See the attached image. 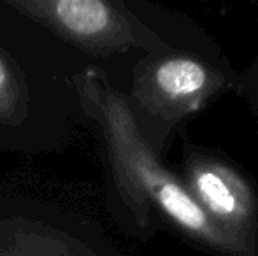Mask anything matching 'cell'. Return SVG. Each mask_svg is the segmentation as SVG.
<instances>
[{
	"label": "cell",
	"instance_id": "obj_3",
	"mask_svg": "<svg viewBox=\"0 0 258 256\" xmlns=\"http://www.w3.org/2000/svg\"><path fill=\"white\" fill-rule=\"evenodd\" d=\"M227 86L218 68L190 55H162L139 68L136 97L141 109L165 127L206 106Z\"/></svg>",
	"mask_w": 258,
	"mask_h": 256
},
{
	"label": "cell",
	"instance_id": "obj_5",
	"mask_svg": "<svg viewBox=\"0 0 258 256\" xmlns=\"http://www.w3.org/2000/svg\"><path fill=\"white\" fill-rule=\"evenodd\" d=\"M14 102V86L6 63L0 58V111H7Z\"/></svg>",
	"mask_w": 258,
	"mask_h": 256
},
{
	"label": "cell",
	"instance_id": "obj_1",
	"mask_svg": "<svg viewBox=\"0 0 258 256\" xmlns=\"http://www.w3.org/2000/svg\"><path fill=\"white\" fill-rule=\"evenodd\" d=\"M92 111L102 125L119 186L134 209L156 207L191 240L223 256H249L211 223L183 181L158 161L137 127L136 116L118 92L88 82Z\"/></svg>",
	"mask_w": 258,
	"mask_h": 256
},
{
	"label": "cell",
	"instance_id": "obj_4",
	"mask_svg": "<svg viewBox=\"0 0 258 256\" xmlns=\"http://www.w3.org/2000/svg\"><path fill=\"white\" fill-rule=\"evenodd\" d=\"M21 7L42 14L72 39L100 51H119L130 46L169 51V46L146 27H137L136 21L102 0H58L21 4Z\"/></svg>",
	"mask_w": 258,
	"mask_h": 256
},
{
	"label": "cell",
	"instance_id": "obj_2",
	"mask_svg": "<svg viewBox=\"0 0 258 256\" xmlns=\"http://www.w3.org/2000/svg\"><path fill=\"white\" fill-rule=\"evenodd\" d=\"M183 185L218 230L255 256L258 200L251 185L232 165L213 154H186Z\"/></svg>",
	"mask_w": 258,
	"mask_h": 256
}]
</instances>
